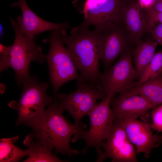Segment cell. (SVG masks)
<instances>
[{"mask_svg":"<svg viewBox=\"0 0 162 162\" xmlns=\"http://www.w3.org/2000/svg\"><path fill=\"white\" fill-rule=\"evenodd\" d=\"M142 10L146 32H148L156 25L162 23V12L150 11L142 8Z\"/></svg>","mask_w":162,"mask_h":162,"instance_id":"21","label":"cell"},{"mask_svg":"<svg viewBox=\"0 0 162 162\" xmlns=\"http://www.w3.org/2000/svg\"><path fill=\"white\" fill-rule=\"evenodd\" d=\"M60 30L53 31L49 37L43 40L44 42H48L50 44L46 59L54 96L58 94L63 85L80 78L76 65L68 49L61 41Z\"/></svg>","mask_w":162,"mask_h":162,"instance_id":"5","label":"cell"},{"mask_svg":"<svg viewBox=\"0 0 162 162\" xmlns=\"http://www.w3.org/2000/svg\"><path fill=\"white\" fill-rule=\"evenodd\" d=\"M76 88L69 94L58 93L54 98L72 116L76 125L85 128L86 125L82 122V119L98 105L97 100L106 98L96 85L78 80Z\"/></svg>","mask_w":162,"mask_h":162,"instance_id":"9","label":"cell"},{"mask_svg":"<svg viewBox=\"0 0 162 162\" xmlns=\"http://www.w3.org/2000/svg\"><path fill=\"white\" fill-rule=\"evenodd\" d=\"M142 8L150 11L162 12V0H155L148 7Z\"/></svg>","mask_w":162,"mask_h":162,"instance_id":"24","label":"cell"},{"mask_svg":"<svg viewBox=\"0 0 162 162\" xmlns=\"http://www.w3.org/2000/svg\"><path fill=\"white\" fill-rule=\"evenodd\" d=\"M64 110L53 98L45 110L43 123L31 134L51 151L54 149L55 153L71 157L80 153L70 147L71 138L85 128L69 121L63 114Z\"/></svg>","mask_w":162,"mask_h":162,"instance_id":"2","label":"cell"},{"mask_svg":"<svg viewBox=\"0 0 162 162\" xmlns=\"http://www.w3.org/2000/svg\"><path fill=\"white\" fill-rule=\"evenodd\" d=\"M111 98L109 95L102 100L88 114L90 122L88 130H80L74 135L72 142L80 139L86 142V146L82 150L83 153H86L89 147H93L98 157L102 154V145L110 136L114 121L110 107Z\"/></svg>","mask_w":162,"mask_h":162,"instance_id":"7","label":"cell"},{"mask_svg":"<svg viewBox=\"0 0 162 162\" xmlns=\"http://www.w3.org/2000/svg\"><path fill=\"white\" fill-rule=\"evenodd\" d=\"M19 7L22 16H19L16 22L20 30L27 38L34 40L35 36L44 32L59 30L70 28L68 21L57 24L49 22L39 17L27 4L26 0H19L10 6Z\"/></svg>","mask_w":162,"mask_h":162,"instance_id":"12","label":"cell"},{"mask_svg":"<svg viewBox=\"0 0 162 162\" xmlns=\"http://www.w3.org/2000/svg\"><path fill=\"white\" fill-rule=\"evenodd\" d=\"M158 44L162 46V23L156 25L148 31Z\"/></svg>","mask_w":162,"mask_h":162,"instance_id":"23","label":"cell"},{"mask_svg":"<svg viewBox=\"0 0 162 162\" xmlns=\"http://www.w3.org/2000/svg\"><path fill=\"white\" fill-rule=\"evenodd\" d=\"M123 0H86L81 12L83 23L88 26H104L123 22Z\"/></svg>","mask_w":162,"mask_h":162,"instance_id":"11","label":"cell"},{"mask_svg":"<svg viewBox=\"0 0 162 162\" xmlns=\"http://www.w3.org/2000/svg\"><path fill=\"white\" fill-rule=\"evenodd\" d=\"M152 129L157 133L162 132V104L152 109L151 112Z\"/></svg>","mask_w":162,"mask_h":162,"instance_id":"22","label":"cell"},{"mask_svg":"<svg viewBox=\"0 0 162 162\" xmlns=\"http://www.w3.org/2000/svg\"><path fill=\"white\" fill-rule=\"evenodd\" d=\"M10 19L15 31V40L10 46L0 44V72L12 68L15 72L17 83L21 86L31 77V63L35 61L43 63L46 55L34 40L28 39L22 33L16 22L12 18Z\"/></svg>","mask_w":162,"mask_h":162,"instance_id":"3","label":"cell"},{"mask_svg":"<svg viewBox=\"0 0 162 162\" xmlns=\"http://www.w3.org/2000/svg\"><path fill=\"white\" fill-rule=\"evenodd\" d=\"M62 42L67 46L80 75L78 80L96 85L101 73L96 38L93 31L82 23L73 28L70 35L65 29L60 31Z\"/></svg>","mask_w":162,"mask_h":162,"instance_id":"1","label":"cell"},{"mask_svg":"<svg viewBox=\"0 0 162 162\" xmlns=\"http://www.w3.org/2000/svg\"><path fill=\"white\" fill-rule=\"evenodd\" d=\"M110 104L114 120L121 121L137 119L154 108L143 96L124 93L119 94L116 97L111 98Z\"/></svg>","mask_w":162,"mask_h":162,"instance_id":"14","label":"cell"},{"mask_svg":"<svg viewBox=\"0 0 162 162\" xmlns=\"http://www.w3.org/2000/svg\"><path fill=\"white\" fill-rule=\"evenodd\" d=\"M122 20L133 43L141 40L146 27L142 8L139 0H123Z\"/></svg>","mask_w":162,"mask_h":162,"instance_id":"15","label":"cell"},{"mask_svg":"<svg viewBox=\"0 0 162 162\" xmlns=\"http://www.w3.org/2000/svg\"><path fill=\"white\" fill-rule=\"evenodd\" d=\"M22 84L19 100L11 101L8 105L17 112L16 126L23 124L35 130L43 123L45 107L53 98L47 94L49 84L44 82H38L36 76H31Z\"/></svg>","mask_w":162,"mask_h":162,"instance_id":"4","label":"cell"},{"mask_svg":"<svg viewBox=\"0 0 162 162\" xmlns=\"http://www.w3.org/2000/svg\"><path fill=\"white\" fill-rule=\"evenodd\" d=\"M132 48L123 52L114 64L101 73L96 83L98 89L111 98L117 94L127 92L136 86V71L132 62Z\"/></svg>","mask_w":162,"mask_h":162,"instance_id":"6","label":"cell"},{"mask_svg":"<svg viewBox=\"0 0 162 162\" xmlns=\"http://www.w3.org/2000/svg\"><path fill=\"white\" fill-rule=\"evenodd\" d=\"M155 0H154V1H155Z\"/></svg>","mask_w":162,"mask_h":162,"instance_id":"25","label":"cell"},{"mask_svg":"<svg viewBox=\"0 0 162 162\" xmlns=\"http://www.w3.org/2000/svg\"><path fill=\"white\" fill-rule=\"evenodd\" d=\"M158 45L155 41L141 40L133 50L134 68L139 79L152 59Z\"/></svg>","mask_w":162,"mask_h":162,"instance_id":"18","label":"cell"},{"mask_svg":"<svg viewBox=\"0 0 162 162\" xmlns=\"http://www.w3.org/2000/svg\"><path fill=\"white\" fill-rule=\"evenodd\" d=\"M23 143L27 148L28 154V157L23 162H64L52 153L31 133L25 137Z\"/></svg>","mask_w":162,"mask_h":162,"instance_id":"17","label":"cell"},{"mask_svg":"<svg viewBox=\"0 0 162 162\" xmlns=\"http://www.w3.org/2000/svg\"><path fill=\"white\" fill-rule=\"evenodd\" d=\"M123 93L128 95H140L148 100L154 108L162 104V73Z\"/></svg>","mask_w":162,"mask_h":162,"instance_id":"16","label":"cell"},{"mask_svg":"<svg viewBox=\"0 0 162 162\" xmlns=\"http://www.w3.org/2000/svg\"><path fill=\"white\" fill-rule=\"evenodd\" d=\"M96 36L100 60L106 70L124 52L134 44L123 22L96 27Z\"/></svg>","mask_w":162,"mask_h":162,"instance_id":"8","label":"cell"},{"mask_svg":"<svg viewBox=\"0 0 162 162\" xmlns=\"http://www.w3.org/2000/svg\"><path fill=\"white\" fill-rule=\"evenodd\" d=\"M19 137L15 136L9 138H1L0 140V162H17L28 156L26 149L20 148L14 143Z\"/></svg>","mask_w":162,"mask_h":162,"instance_id":"19","label":"cell"},{"mask_svg":"<svg viewBox=\"0 0 162 162\" xmlns=\"http://www.w3.org/2000/svg\"><path fill=\"white\" fill-rule=\"evenodd\" d=\"M122 122L137 154L142 153L148 158L152 151L162 143V136L154 134L150 124L147 122L137 119Z\"/></svg>","mask_w":162,"mask_h":162,"instance_id":"13","label":"cell"},{"mask_svg":"<svg viewBox=\"0 0 162 162\" xmlns=\"http://www.w3.org/2000/svg\"><path fill=\"white\" fill-rule=\"evenodd\" d=\"M103 152L96 162L106 158L114 162H137L135 147L129 139L122 122L114 120L112 130L108 139L104 142Z\"/></svg>","mask_w":162,"mask_h":162,"instance_id":"10","label":"cell"},{"mask_svg":"<svg viewBox=\"0 0 162 162\" xmlns=\"http://www.w3.org/2000/svg\"><path fill=\"white\" fill-rule=\"evenodd\" d=\"M162 73V51L155 52L152 59L137 82L136 86L154 78Z\"/></svg>","mask_w":162,"mask_h":162,"instance_id":"20","label":"cell"}]
</instances>
